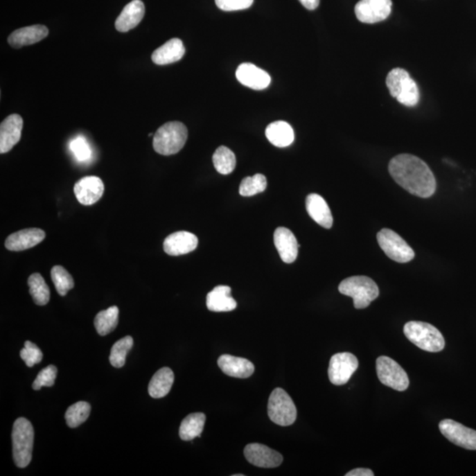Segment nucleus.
I'll list each match as a JSON object with an SVG mask.
<instances>
[{
  "mask_svg": "<svg viewBox=\"0 0 476 476\" xmlns=\"http://www.w3.org/2000/svg\"><path fill=\"white\" fill-rule=\"evenodd\" d=\"M389 173L395 182L420 197H430L437 189L435 176L420 158L409 154L397 155L389 163Z\"/></svg>",
  "mask_w": 476,
  "mask_h": 476,
  "instance_id": "nucleus-1",
  "label": "nucleus"
},
{
  "mask_svg": "<svg viewBox=\"0 0 476 476\" xmlns=\"http://www.w3.org/2000/svg\"><path fill=\"white\" fill-rule=\"evenodd\" d=\"M187 138V128L183 123H166L154 135V150L161 155L177 154L186 145Z\"/></svg>",
  "mask_w": 476,
  "mask_h": 476,
  "instance_id": "nucleus-2",
  "label": "nucleus"
},
{
  "mask_svg": "<svg viewBox=\"0 0 476 476\" xmlns=\"http://www.w3.org/2000/svg\"><path fill=\"white\" fill-rule=\"evenodd\" d=\"M12 456L19 468L28 467L33 451L34 429L28 420L21 417L15 421L12 432Z\"/></svg>",
  "mask_w": 476,
  "mask_h": 476,
  "instance_id": "nucleus-3",
  "label": "nucleus"
},
{
  "mask_svg": "<svg viewBox=\"0 0 476 476\" xmlns=\"http://www.w3.org/2000/svg\"><path fill=\"white\" fill-rule=\"evenodd\" d=\"M404 333L409 341L424 351L440 352L446 342L442 333L429 323L410 321L404 326Z\"/></svg>",
  "mask_w": 476,
  "mask_h": 476,
  "instance_id": "nucleus-4",
  "label": "nucleus"
},
{
  "mask_svg": "<svg viewBox=\"0 0 476 476\" xmlns=\"http://www.w3.org/2000/svg\"><path fill=\"white\" fill-rule=\"evenodd\" d=\"M339 291L354 300L355 309H364L380 294L378 285L367 276H352L343 280Z\"/></svg>",
  "mask_w": 476,
  "mask_h": 476,
  "instance_id": "nucleus-5",
  "label": "nucleus"
},
{
  "mask_svg": "<svg viewBox=\"0 0 476 476\" xmlns=\"http://www.w3.org/2000/svg\"><path fill=\"white\" fill-rule=\"evenodd\" d=\"M267 414L270 420L277 425L290 426L296 422V405L287 391L275 388L268 400Z\"/></svg>",
  "mask_w": 476,
  "mask_h": 476,
  "instance_id": "nucleus-6",
  "label": "nucleus"
},
{
  "mask_svg": "<svg viewBox=\"0 0 476 476\" xmlns=\"http://www.w3.org/2000/svg\"><path fill=\"white\" fill-rule=\"evenodd\" d=\"M377 238L380 248L391 260L399 263H407L414 258L413 249L396 232L389 229H383L378 233Z\"/></svg>",
  "mask_w": 476,
  "mask_h": 476,
  "instance_id": "nucleus-7",
  "label": "nucleus"
},
{
  "mask_svg": "<svg viewBox=\"0 0 476 476\" xmlns=\"http://www.w3.org/2000/svg\"><path fill=\"white\" fill-rule=\"evenodd\" d=\"M377 374L381 383L396 391H403L409 388V380L406 371L387 356L377 359Z\"/></svg>",
  "mask_w": 476,
  "mask_h": 476,
  "instance_id": "nucleus-8",
  "label": "nucleus"
},
{
  "mask_svg": "<svg viewBox=\"0 0 476 476\" xmlns=\"http://www.w3.org/2000/svg\"><path fill=\"white\" fill-rule=\"evenodd\" d=\"M359 362L351 353H338L332 356L328 368V377L331 383L343 385L348 383L352 375L358 370Z\"/></svg>",
  "mask_w": 476,
  "mask_h": 476,
  "instance_id": "nucleus-9",
  "label": "nucleus"
},
{
  "mask_svg": "<svg viewBox=\"0 0 476 476\" xmlns=\"http://www.w3.org/2000/svg\"><path fill=\"white\" fill-rule=\"evenodd\" d=\"M391 6V0H361L355 8L356 18L367 24L383 21L390 15Z\"/></svg>",
  "mask_w": 476,
  "mask_h": 476,
  "instance_id": "nucleus-10",
  "label": "nucleus"
},
{
  "mask_svg": "<svg viewBox=\"0 0 476 476\" xmlns=\"http://www.w3.org/2000/svg\"><path fill=\"white\" fill-rule=\"evenodd\" d=\"M439 430L455 445L468 450H476V430L451 419L441 421Z\"/></svg>",
  "mask_w": 476,
  "mask_h": 476,
  "instance_id": "nucleus-11",
  "label": "nucleus"
},
{
  "mask_svg": "<svg viewBox=\"0 0 476 476\" xmlns=\"http://www.w3.org/2000/svg\"><path fill=\"white\" fill-rule=\"evenodd\" d=\"M244 455L252 465L258 468H277L283 461V455L280 452L258 443H249L246 446Z\"/></svg>",
  "mask_w": 476,
  "mask_h": 476,
  "instance_id": "nucleus-12",
  "label": "nucleus"
},
{
  "mask_svg": "<svg viewBox=\"0 0 476 476\" xmlns=\"http://www.w3.org/2000/svg\"><path fill=\"white\" fill-rule=\"evenodd\" d=\"M73 192L78 202L82 205H93L103 197L105 184L98 177H85L78 181L73 187Z\"/></svg>",
  "mask_w": 476,
  "mask_h": 476,
  "instance_id": "nucleus-13",
  "label": "nucleus"
},
{
  "mask_svg": "<svg viewBox=\"0 0 476 476\" xmlns=\"http://www.w3.org/2000/svg\"><path fill=\"white\" fill-rule=\"evenodd\" d=\"M24 119L18 114H12L0 125V154L8 153L21 137Z\"/></svg>",
  "mask_w": 476,
  "mask_h": 476,
  "instance_id": "nucleus-14",
  "label": "nucleus"
},
{
  "mask_svg": "<svg viewBox=\"0 0 476 476\" xmlns=\"http://www.w3.org/2000/svg\"><path fill=\"white\" fill-rule=\"evenodd\" d=\"M236 77L243 85L255 90L267 89L271 83L270 74L252 63L240 64L236 70Z\"/></svg>",
  "mask_w": 476,
  "mask_h": 476,
  "instance_id": "nucleus-15",
  "label": "nucleus"
},
{
  "mask_svg": "<svg viewBox=\"0 0 476 476\" xmlns=\"http://www.w3.org/2000/svg\"><path fill=\"white\" fill-rule=\"evenodd\" d=\"M45 232L40 229H26L12 233L6 238L5 246L9 251L28 250L44 240Z\"/></svg>",
  "mask_w": 476,
  "mask_h": 476,
  "instance_id": "nucleus-16",
  "label": "nucleus"
},
{
  "mask_svg": "<svg viewBox=\"0 0 476 476\" xmlns=\"http://www.w3.org/2000/svg\"><path fill=\"white\" fill-rule=\"evenodd\" d=\"M197 244L199 240L193 233L177 231L165 238L164 250L170 256L184 255L195 250Z\"/></svg>",
  "mask_w": 476,
  "mask_h": 476,
  "instance_id": "nucleus-17",
  "label": "nucleus"
},
{
  "mask_svg": "<svg viewBox=\"0 0 476 476\" xmlns=\"http://www.w3.org/2000/svg\"><path fill=\"white\" fill-rule=\"evenodd\" d=\"M275 247L279 252L280 257L285 263H293L299 255V243L296 236L289 229L280 227L275 229L274 235Z\"/></svg>",
  "mask_w": 476,
  "mask_h": 476,
  "instance_id": "nucleus-18",
  "label": "nucleus"
},
{
  "mask_svg": "<svg viewBox=\"0 0 476 476\" xmlns=\"http://www.w3.org/2000/svg\"><path fill=\"white\" fill-rule=\"evenodd\" d=\"M145 15V5L141 0H132L125 6L121 15L116 19V30L125 33L137 27Z\"/></svg>",
  "mask_w": 476,
  "mask_h": 476,
  "instance_id": "nucleus-19",
  "label": "nucleus"
},
{
  "mask_svg": "<svg viewBox=\"0 0 476 476\" xmlns=\"http://www.w3.org/2000/svg\"><path fill=\"white\" fill-rule=\"evenodd\" d=\"M218 366L223 373L229 377L247 378L255 371L254 364L247 359L231 355H222L218 359Z\"/></svg>",
  "mask_w": 476,
  "mask_h": 476,
  "instance_id": "nucleus-20",
  "label": "nucleus"
},
{
  "mask_svg": "<svg viewBox=\"0 0 476 476\" xmlns=\"http://www.w3.org/2000/svg\"><path fill=\"white\" fill-rule=\"evenodd\" d=\"M49 35V29L44 25L28 26L12 32L8 37V44L19 49L34 44L43 40Z\"/></svg>",
  "mask_w": 476,
  "mask_h": 476,
  "instance_id": "nucleus-21",
  "label": "nucleus"
},
{
  "mask_svg": "<svg viewBox=\"0 0 476 476\" xmlns=\"http://www.w3.org/2000/svg\"><path fill=\"white\" fill-rule=\"evenodd\" d=\"M306 209L317 224L325 229L332 228L333 219L331 210L324 197L319 194H310L306 197Z\"/></svg>",
  "mask_w": 476,
  "mask_h": 476,
  "instance_id": "nucleus-22",
  "label": "nucleus"
},
{
  "mask_svg": "<svg viewBox=\"0 0 476 476\" xmlns=\"http://www.w3.org/2000/svg\"><path fill=\"white\" fill-rule=\"evenodd\" d=\"M184 53L186 48L183 42L180 39L173 38L154 51L152 60L159 66H164L177 62L184 57Z\"/></svg>",
  "mask_w": 476,
  "mask_h": 476,
  "instance_id": "nucleus-23",
  "label": "nucleus"
},
{
  "mask_svg": "<svg viewBox=\"0 0 476 476\" xmlns=\"http://www.w3.org/2000/svg\"><path fill=\"white\" fill-rule=\"evenodd\" d=\"M231 289L229 286H217L207 294V309L215 312H231L236 308V300L231 296Z\"/></svg>",
  "mask_w": 476,
  "mask_h": 476,
  "instance_id": "nucleus-24",
  "label": "nucleus"
},
{
  "mask_svg": "<svg viewBox=\"0 0 476 476\" xmlns=\"http://www.w3.org/2000/svg\"><path fill=\"white\" fill-rule=\"evenodd\" d=\"M265 136L272 144L278 148L289 147L294 140L293 128L284 121L271 123L265 129Z\"/></svg>",
  "mask_w": 476,
  "mask_h": 476,
  "instance_id": "nucleus-25",
  "label": "nucleus"
},
{
  "mask_svg": "<svg viewBox=\"0 0 476 476\" xmlns=\"http://www.w3.org/2000/svg\"><path fill=\"white\" fill-rule=\"evenodd\" d=\"M175 376L170 368L160 369L151 378L148 385V393L152 398L160 399L170 393L174 384Z\"/></svg>",
  "mask_w": 476,
  "mask_h": 476,
  "instance_id": "nucleus-26",
  "label": "nucleus"
},
{
  "mask_svg": "<svg viewBox=\"0 0 476 476\" xmlns=\"http://www.w3.org/2000/svg\"><path fill=\"white\" fill-rule=\"evenodd\" d=\"M206 423V416L203 413H193L187 416L181 423L179 437L184 441H191L200 438Z\"/></svg>",
  "mask_w": 476,
  "mask_h": 476,
  "instance_id": "nucleus-27",
  "label": "nucleus"
},
{
  "mask_svg": "<svg viewBox=\"0 0 476 476\" xmlns=\"http://www.w3.org/2000/svg\"><path fill=\"white\" fill-rule=\"evenodd\" d=\"M119 310L116 306L102 310L95 317V327L97 333L101 336H105L114 331L118 324Z\"/></svg>",
  "mask_w": 476,
  "mask_h": 476,
  "instance_id": "nucleus-28",
  "label": "nucleus"
},
{
  "mask_svg": "<svg viewBox=\"0 0 476 476\" xmlns=\"http://www.w3.org/2000/svg\"><path fill=\"white\" fill-rule=\"evenodd\" d=\"M29 293L35 304L39 306H46L50 301L51 291L40 274H31L28 280Z\"/></svg>",
  "mask_w": 476,
  "mask_h": 476,
  "instance_id": "nucleus-29",
  "label": "nucleus"
},
{
  "mask_svg": "<svg viewBox=\"0 0 476 476\" xmlns=\"http://www.w3.org/2000/svg\"><path fill=\"white\" fill-rule=\"evenodd\" d=\"M213 163L220 174H231L236 165V155L229 148L221 146L213 155Z\"/></svg>",
  "mask_w": 476,
  "mask_h": 476,
  "instance_id": "nucleus-30",
  "label": "nucleus"
},
{
  "mask_svg": "<svg viewBox=\"0 0 476 476\" xmlns=\"http://www.w3.org/2000/svg\"><path fill=\"white\" fill-rule=\"evenodd\" d=\"M91 406L86 401H79L68 407L66 412L67 425L70 428H77L89 418Z\"/></svg>",
  "mask_w": 476,
  "mask_h": 476,
  "instance_id": "nucleus-31",
  "label": "nucleus"
},
{
  "mask_svg": "<svg viewBox=\"0 0 476 476\" xmlns=\"http://www.w3.org/2000/svg\"><path fill=\"white\" fill-rule=\"evenodd\" d=\"M134 346V339L131 336H125L113 345L109 362L113 367L121 368L125 364L126 355Z\"/></svg>",
  "mask_w": 476,
  "mask_h": 476,
  "instance_id": "nucleus-32",
  "label": "nucleus"
},
{
  "mask_svg": "<svg viewBox=\"0 0 476 476\" xmlns=\"http://www.w3.org/2000/svg\"><path fill=\"white\" fill-rule=\"evenodd\" d=\"M267 177L262 174H256L254 177H247L242 180L239 193L244 197L254 196L263 193L267 189Z\"/></svg>",
  "mask_w": 476,
  "mask_h": 476,
  "instance_id": "nucleus-33",
  "label": "nucleus"
},
{
  "mask_svg": "<svg viewBox=\"0 0 476 476\" xmlns=\"http://www.w3.org/2000/svg\"><path fill=\"white\" fill-rule=\"evenodd\" d=\"M51 275L55 288L61 297L66 296L68 291L73 289L74 281L72 275L68 273L62 265H55L51 270Z\"/></svg>",
  "mask_w": 476,
  "mask_h": 476,
  "instance_id": "nucleus-34",
  "label": "nucleus"
},
{
  "mask_svg": "<svg viewBox=\"0 0 476 476\" xmlns=\"http://www.w3.org/2000/svg\"><path fill=\"white\" fill-rule=\"evenodd\" d=\"M410 78L409 73L403 68H394L391 70L387 77V86L391 96L397 98Z\"/></svg>",
  "mask_w": 476,
  "mask_h": 476,
  "instance_id": "nucleus-35",
  "label": "nucleus"
},
{
  "mask_svg": "<svg viewBox=\"0 0 476 476\" xmlns=\"http://www.w3.org/2000/svg\"><path fill=\"white\" fill-rule=\"evenodd\" d=\"M398 102L405 106L413 107L418 103L420 100V91L418 86L412 78L404 86L403 90L397 98Z\"/></svg>",
  "mask_w": 476,
  "mask_h": 476,
  "instance_id": "nucleus-36",
  "label": "nucleus"
},
{
  "mask_svg": "<svg viewBox=\"0 0 476 476\" xmlns=\"http://www.w3.org/2000/svg\"><path fill=\"white\" fill-rule=\"evenodd\" d=\"M58 374L56 366L49 365L46 368L43 369L39 372L37 378H35L32 388L34 390H40L43 387H51L55 384Z\"/></svg>",
  "mask_w": 476,
  "mask_h": 476,
  "instance_id": "nucleus-37",
  "label": "nucleus"
},
{
  "mask_svg": "<svg viewBox=\"0 0 476 476\" xmlns=\"http://www.w3.org/2000/svg\"><path fill=\"white\" fill-rule=\"evenodd\" d=\"M19 355L28 367H33L34 365L40 364L43 359V352L41 349L35 343L29 341L25 342L24 348L21 349Z\"/></svg>",
  "mask_w": 476,
  "mask_h": 476,
  "instance_id": "nucleus-38",
  "label": "nucleus"
},
{
  "mask_svg": "<svg viewBox=\"0 0 476 476\" xmlns=\"http://www.w3.org/2000/svg\"><path fill=\"white\" fill-rule=\"evenodd\" d=\"M70 148L78 161H85L91 157V150H90L89 145L86 139L82 136L74 139L71 142Z\"/></svg>",
  "mask_w": 476,
  "mask_h": 476,
  "instance_id": "nucleus-39",
  "label": "nucleus"
},
{
  "mask_svg": "<svg viewBox=\"0 0 476 476\" xmlns=\"http://www.w3.org/2000/svg\"><path fill=\"white\" fill-rule=\"evenodd\" d=\"M254 0H215V4L222 11H239L251 8Z\"/></svg>",
  "mask_w": 476,
  "mask_h": 476,
  "instance_id": "nucleus-40",
  "label": "nucleus"
},
{
  "mask_svg": "<svg viewBox=\"0 0 476 476\" xmlns=\"http://www.w3.org/2000/svg\"><path fill=\"white\" fill-rule=\"evenodd\" d=\"M346 476H374V473L368 468H356L349 472Z\"/></svg>",
  "mask_w": 476,
  "mask_h": 476,
  "instance_id": "nucleus-41",
  "label": "nucleus"
},
{
  "mask_svg": "<svg viewBox=\"0 0 476 476\" xmlns=\"http://www.w3.org/2000/svg\"><path fill=\"white\" fill-rule=\"evenodd\" d=\"M301 4L308 10H315L319 5L320 0H299Z\"/></svg>",
  "mask_w": 476,
  "mask_h": 476,
  "instance_id": "nucleus-42",
  "label": "nucleus"
},
{
  "mask_svg": "<svg viewBox=\"0 0 476 476\" xmlns=\"http://www.w3.org/2000/svg\"><path fill=\"white\" fill-rule=\"evenodd\" d=\"M234 476H244V475H234Z\"/></svg>",
  "mask_w": 476,
  "mask_h": 476,
  "instance_id": "nucleus-43",
  "label": "nucleus"
},
{
  "mask_svg": "<svg viewBox=\"0 0 476 476\" xmlns=\"http://www.w3.org/2000/svg\"><path fill=\"white\" fill-rule=\"evenodd\" d=\"M148 136H150V137H151V136H153V134H148Z\"/></svg>",
  "mask_w": 476,
  "mask_h": 476,
  "instance_id": "nucleus-44",
  "label": "nucleus"
}]
</instances>
